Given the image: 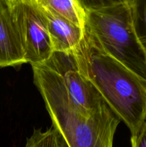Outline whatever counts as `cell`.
I'll use <instances>...</instances> for the list:
<instances>
[{
    "label": "cell",
    "instance_id": "1",
    "mask_svg": "<svg viewBox=\"0 0 146 147\" xmlns=\"http://www.w3.org/2000/svg\"><path fill=\"white\" fill-rule=\"evenodd\" d=\"M34 83L67 147H113L121 120L107 103L88 112L70 97L60 76L45 65H31Z\"/></svg>",
    "mask_w": 146,
    "mask_h": 147
},
{
    "label": "cell",
    "instance_id": "2",
    "mask_svg": "<svg viewBox=\"0 0 146 147\" xmlns=\"http://www.w3.org/2000/svg\"><path fill=\"white\" fill-rule=\"evenodd\" d=\"M81 73L92 83L131 135L146 120V80L98 47L84 31L73 50Z\"/></svg>",
    "mask_w": 146,
    "mask_h": 147
},
{
    "label": "cell",
    "instance_id": "3",
    "mask_svg": "<svg viewBox=\"0 0 146 147\" xmlns=\"http://www.w3.org/2000/svg\"><path fill=\"white\" fill-rule=\"evenodd\" d=\"M84 31L104 53L146 80V52L133 25L130 3L86 11Z\"/></svg>",
    "mask_w": 146,
    "mask_h": 147
},
{
    "label": "cell",
    "instance_id": "4",
    "mask_svg": "<svg viewBox=\"0 0 146 147\" xmlns=\"http://www.w3.org/2000/svg\"><path fill=\"white\" fill-rule=\"evenodd\" d=\"M10 7L27 63L44 64L54 53L45 14L32 0H16Z\"/></svg>",
    "mask_w": 146,
    "mask_h": 147
},
{
    "label": "cell",
    "instance_id": "5",
    "mask_svg": "<svg viewBox=\"0 0 146 147\" xmlns=\"http://www.w3.org/2000/svg\"><path fill=\"white\" fill-rule=\"evenodd\" d=\"M44 65L60 76L70 97L84 111H94L107 103L94 85L81 73L73 51L54 52Z\"/></svg>",
    "mask_w": 146,
    "mask_h": 147
},
{
    "label": "cell",
    "instance_id": "6",
    "mask_svg": "<svg viewBox=\"0 0 146 147\" xmlns=\"http://www.w3.org/2000/svg\"><path fill=\"white\" fill-rule=\"evenodd\" d=\"M27 63L11 7L0 0V67Z\"/></svg>",
    "mask_w": 146,
    "mask_h": 147
},
{
    "label": "cell",
    "instance_id": "7",
    "mask_svg": "<svg viewBox=\"0 0 146 147\" xmlns=\"http://www.w3.org/2000/svg\"><path fill=\"white\" fill-rule=\"evenodd\" d=\"M48 23L54 52H72L84 37V29L70 20L42 9Z\"/></svg>",
    "mask_w": 146,
    "mask_h": 147
},
{
    "label": "cell",
    "instance_id": "8",
    "mask_svg": "<svg viewBox=\"0 0 146 147\" xmlns=\"http://www.w3.org/2000/svg\"><path fill=\"white\" fill-rule=\"evenodd\" d=\"M46 11L60 16L84 29L85 11L77 0H32Z\"/></svg>",
    "mask_w": 146,
    "mask_h": 147
},
{
    "label": "cell",
    "instance_id": "9",
    "mask_svg": "<svg viewBox=\"0 0 146 147\" xmlns=\"http://www.w3.org/2000/svg\"><path fill=\"white\" fill-rule=\"evenodd\" d=\"M25 147H67V145L60 131L52 126L45 131L34 129L27 139Z\"/></svg>",
    "mask_w": 146,
    "mask_h": 147
},
{
    "label": "cell",
    "instance_id": "10",
    "mask_svg": "<svg viewBox=\"0 0 146 147\" xmlns=\"http://www.w3.org/2000/svg\"><path fill=\"white\" fill-rule=\"evenodd\" d=\"M130 7L136 34L146 52V0H131Z\"/></svg>",
    "mask_w": 146,
    "mask_h": 147
},
{
    "label": "cell",
    "instance_id": "11",
    "mask_svg": "<svg viewBox=\"0 0 146 147\" xmlns=\"http://www.w3.org/2000/svg\"><path fill=\"white\" fill-rule=\"evenodd\" d=\"M77 1L86 12L130 3L131 0H77Z\"/></svg>",
    "mask_w": 146,
    "mask_h": 147
},
{
    "label": "cell",
    "instance_id": "12",
    "mask_svg": "<svg viewBox=\"0 0 146 147\" xmlns=\"http://www.w3.org/2000/svg\"><path fill=\"white\" fill-rule=\"evenodd\" d=\"M132 147H146V120L137 133L131 135Z\"/></svg>",
    "mask_w": 146,
    "mask_h": 147
},
{
    "label": "cell",
    "instance_id": "13",
    "mask_svg": "<svg viewBox=\"0 0 146 147\" xmlns=\"http://www.w3.org/2000/svg\"><path fill=\"white\" fill-rule=\"evenodd\" d=\"M1 1H2L3 2H4L5 4H7V5H9V7H11V4H12L13 3L16 1V0H1Z\"/></svg>",
    "mask_w": 146,
    "mask_h": 147
}]
</instances>
